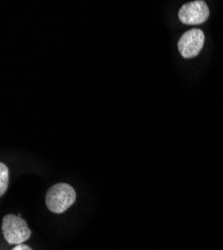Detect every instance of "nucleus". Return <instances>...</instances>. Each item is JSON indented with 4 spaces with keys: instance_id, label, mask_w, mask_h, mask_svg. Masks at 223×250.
<instances>
[{
    "instance_id": "nucleus-2",
    "label": "nucleus",
    "mask_w": 223,
    "mask_h": 250,
    "mask_svg": "<svg viewBox=\"0 0 223 250\" xmlns=\"http://www.w3.org/2000/svg\"><path fill=\"white\" fill-rule=\"evenodd\" d=\"M2 232L9 244H22L31 236L26 221L14 214H7L2 220Z\"/></svg>"
},
{
    "instance_id": "nucleus-4",
    "label": "nucleus",
    "mask_w": 223,
    "mask_h": 250,
    "mask_svg": "<svg viewBox=\"0 0 223 250\" xmlns=\"http://www.w3.org/2000/svg\"><path fill=\"white\" fill-rule=\"evenodd\" d=\"M205 35L203 32L197 28L191 29L179 38L177 44L179 53L184 58L195 57L203 47Z\"/></svg>"
},
{
    "instance_id": "nucleus-6",
    "label": "nucleus",
    "mask_w": 223,
    "mask_h": 250,
    "mask_svg": "<svg viewBox=\"0 0 223 250\" xmlns=\"http://www.w3.org/2000/svg\"><path fill=\"white\" fill-rule=\"evenodd\" d=\"M12 250H32L28 245L25 244H18L16 246H14V248Z\"/></svg>"
},
{
    "instance_id": "nucleus-3",
    "label": "nucleus",
    "mask_w": 223,
    "mask_h": 250,
    "mask_svg": "<svg viewBox=\"0 0 223 250\" xmlns=\"http://www.w3.org/2000/svg\"><path fill=\"white\" fill-rule=\"evenodd\" d=\"M209 16V8L204 1H193L182 5L178 11V18L182 23L198 25L205 22Z\"/></svg>"
},
{
    "instance_id": "nucleus-5",
    "label": "nucleus",
    "mask_w": 223,
    "mask_h": 250,
    "mask_svg": "<svg viewBox=\"0 0 223 250\" xmlns=\"http://www.w3.org/2000/svg\"><path fill=\"white\" fill-rule=\"evenodd\" d=\"M9 181L8 167L4 163H0V195H4L7 190Z\"/></svg>"
},
{
    "instance_id": "nucleus-1",
    "label": "nucleus",
    "mask_w": 223,
    "mask_h": 250,
    "mask_svg": "<svg viewBox=\"0 0 223 250\" xmlns=\"http://www.w3.org/2000/svg\"><path fill=\"white\" fill-rule=\"evenodd\" d=\"M76 193L73 187L67 183H56L46 193L45 202L53 213H63L75 202Z\"/></svg>"
}]
</instances>
